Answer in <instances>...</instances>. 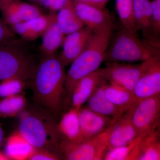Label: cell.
<instances>
[{"mask_svg": "<svg viewBox=\"0 0 160 160\" xmlns=\"http://www.w3.org/2000/svg\"><path fill=\"white\" fill-rule=\"evenodd\" d=\"M65 66L59 57H43L28 84L38 104L56 117L66 102Z\"/></svg>", "mask_w": 160, "mask_h": 160, "instance_id": "6da1fadb", "label": "cell"}, {"mask_svg": "<svg viewBox=\"0 0 160 160\" xmlns=\"http://www.w3.org/2000/svg\"><path fill=\"white\" fill-rule=\"evenodd\" d=\"M18 132L34 149L48 150L59 155L61 135L58 125L49 112L23 110Z\"/></svg>", "mask_w": 160, "mask_h": 160, "instance_id": "7a4b0ae2", "label": "cell"}, {"mask_svg": "<svg viewBox=\"0 0 160 160\" xmlns=\"http://www.w3.org/2000/svg\"><path fill=\"white\" fill-rule=\"evenodd\" d=\"M160 58V40L141 39L123 29L117 33L104 55V61L119 62H145Z\"/></svg>", "mask_w": 160, "mask_h": 160, "instance_id": "3957f363", "label": "cell"}, {"mask_svg": "<svg viewBox=\"0 0 160 160\" xmlns=\"http://www.w3.org/2000/svg\"><path fill=\"white\" fill-rule=\"evenodd\" d=\"M28 42L12 40L0 45V81L18 79L28 84L38 64L33 49Z\"/></svg>", "mask_w": 160, "mask_h": 160, "instance_id": "277c9868", "label": "cell"}, {"mask_svg": "<svg viewBox=\"0 0 160 160\" xmlns=\"http://www.w3.org/2000/svg\"><path fill=\"white\" fill-rule=\"evenodd\" d=\"M112 31L94 32L88 46L71 63L66 73V102L70 103L75 86L85 77L99 69L109 47Z\"/></svg>", "mask_w": 160, "mask_h": 160, "instance_id": "5b68a950", "label": "cell"}, {"mask_svg": "<svg viewBox=\"0 0 160 160\" xmlns=\"http://www.w3.org/2000/svg\"><path fill=\"white\" fill-rule=\"evenodd\" d=\"M111 126L101 134L80 142L61 140L60 150L62 158L68 160H102L108 149Z\"/></svg>", "mask_w": 160, "mask_h": 160, "instance_id": "8992f818", "label": "cell"}, {"mask_svg": "<svg viewBox=\"0 0 160 160\" xmlns=\"http://www.w3.org/2000/svg\"><path fill=\"white\" fill-rule=\"evenodd\" d=\"M127 112L139 135L152 132L159 127L160 94L140 100Z\"/></svg>", "mask_w": 160, "mask_h": 160, "instance_id": "52a82bcc", "label": "cell"}, {"mask_svg": "<svg viewBox=\"0 0 160 160\" xmlns=\"http://www.w3.org/2000/svg\"><path fill=\"white\" fill-rule=\"evenodd\" d=\"M132 93L134 104L143 99L160 94V58L141 63V74Z\"/></svg>", "mask_w": 160, "mask_h": 160, "instance_id": "ba28073f", "label": "cell"}, {"mask_svg": "<svg viewBox=\"0 0 160 160\" xmlns=\"http://www.w3.org/2000/svg\"><path fill=\"white\" fill-rule=\"evenodd\" d=\"M100 70L102 78L110 84L132 92L141 74V63L131 64L108 62L106 67Z\"/></svg>", "mask_w": 160, "mask_h": 160, "instance_id": "9c48e42d", "label": "cell"}, {"mask_svg": "<svg viewBox=\"0 0 160 160\" xmlns=\"http://www.w3.org/2000/svg\"><path fill=\"white\" fill-rule=\"evenodd\" d=\"M72 1L80 19L93 32L112 31L113 22L110 15L104 9L85 2Z\"/></svg>", "mask_w": 160, "mask_h": 160, "instance_id": "30bf717a", "label": "cell"}, {"mask_svg": "<svg viewBox=\"0 0 160 160\" xmlns=\"http://www.w3.org/2000/svg\"><path fill=\"white\" fill-rule=\"evenodd\" d=\"M0 11L4 21L10 27L38 18L42 14L38 6L22 0L0 1Z\"/></svg>", "mask_w": 160, "mask_h": 160, "instance_id": "8fae6325", "label": "cell"}, {"mask_svg": "<svg viewBox=\"0 0 160 160\" xmlns=\"http://www.w3.org/2000/svg\"><path fill=\"white\" fill-rule=\"evenodd\" d=\"M93 33L89 27L84 26L65 38L63 50L58 56L64 66L71 64L86 49Z\"/></svg>", "mask_w": 160, "mask_h": 160, "instance_id": "7c38bea8", "label": "cell"}, {"mask_svg": "<svg viewBox=\"0 0 160 160\" xmlns=\"http://www.w3.org/2000/svg\"><path fill=\"white\" fill-rule=\"evenodd\" d=\"M78 116L83 139L94 137L101 134L116 121L97 113L87 107L80 108Z\"/></svg>", "mask_w": 160, "mask_h": 160, "instance_id": "4fadbf2b", "label": "cell"}, {"mask_svg": "<svg viewBox=\"0 0 160 160\" xmlns=\"http://www.w3.org/2000/svg\"><path fill=\"white\" fill-rule=\"evenodd\" d=\"M139 135L132 122L129 113L126 112L112 125L107 150L126 146Z\"/></svg>", "mask_w": 160, "mask_h": 160, "instance_id": "5bb4252c", "label": "cell"}, {"mask_svg": "<svg viewBox=\"0 0 160 160\" xmlns=\"http://www.w3.org/2000/svg\"><path fill=\"white\" fill-rule=\"evenodd\" d=\"M106 82L103 78L86 102L87 107L97 113L117 120L126 112L114 106L106 97L104 92Z\"/></svg>", "mask_w": 160, "mask_h": 160, "instance_id": "9a60e30c", "label": "cell"}, {"mask_svg": "<svg viewBox=\"0 0 160 160\" xmlns=\"http://www.w3.org/2000/svg\"><path fill=\"white\" fill-rule=\"evenodd\" d=\"M56 12H51L48 16V22L46 29L42 35V41L40 47L43 57L55 54L59 47L63 44L64 36L57 22Z\"/></svg>", "mask_w": 160, "mask_h": 160, "instance_id": "2e32d148", "label": "cell"}, {"mask_svg": "<svg viewBox=\"0 0 160 160\" xmlns=\"http://www.w3.org/2000/svg\"><path fill=\"white\" fill-rule=\"evenodd\" d=\"M103 78L100 68L80 80L75 86L70 97L71 108L80 109L87 102Z\"/></svg>", "mask_w": 160, "mask_h": 160, "instance_id": "e0dca14e", "label": "cell"}, {"mask_svg": "<svg viewBox=\"0 0 160 160\" xmlns=\"http://www.w3.org/2000/svg\"><path fill=\"white\" fill-rule=\"evenodd\" d=\"M79 110L71 108L62 116L59 123L58 124L62 140L72 142L83 140L80 129Z\"/></svg>", "mask_w": 160, "mask_h": 160, "instance_id": "ac0fdd59", "label": "cell"}, {"mask_svg": "<svg viewBox=\"0 0 160 160\" xmlns=\"http://www.w3.org/2000/svg\"><path fill=\"white\" fill-rule=\"evenodd\" d=\"M48 22V16L42 14L33 19L16 24L10 27V29L14 33L19 35L22 39L29 42L42 36Z\"/></svg>", "mask_w": 160, "mask_h": 160, "instance_id": "d6986e66", "label": "cell"}, {"mask_svg": "<svg viewBox=\"0 0 160 160\" xmlns=\"http://www.w3.org/2000/svg\"><path fill=\"white\" fill-rule=\"evenodd\" d=\"M57 15L58 25L64 35L69 34L82 29L84 24L79 17L72 0H67Z\"/></svg>", "mask_w": 160, "mask_h": 160, "instance_id": "ffe728a7", "label": "cell"}, {"mask_svg": "<svg viewBox=\"0 0 160 160\" xmlns=\"http://www.w3.org/2000/svg\"><path fill=\"white\" fill-rule=\"evenodd\" d=\"M133 12L138 31L142 32L143 38L160 39L152 37L150 31L151 3L150 0H132Z\"/></svg>", "mask_w": 160, "mask_h": 160, "instance_id": "44dd1931", "label": "cell"}, {"mask_svg": "<svg viewBox=\"0 0 160 160\" xmlns=\"http://www.w3.org/2000/svg\"><path fill=\"white\" fill-rule=\"evenodd\" d=\"M104 92L106 97L112 104L125 112L129 111L134 105L132 92L120 86L106 82Z\"/></svg>", "mask_w": 160, "mask_h": 160, "instance_id": "7402d4cb", "label": "cell"}, {"mask_svg": "<svg viewBox=\"0 0 160 160\" xmlns=\"http://www.w3.org/2000/svg\"><path fill=\"white\" fill-rule=\"evenodd\" d=\"M145 134H141L126 146L108 149L104 155V160H138L141 143Z\"/></svg>", "mask_w": 160, "mask_h": 160, "instance_id": "603a6c76", "label": "cell"}, {"mask_svg": "<svg viewBox=\"0 0 160 160\" xmlns=\"http://www.w3.org/2000/svg\"><path fill=\"white\" fill-rule=\"evenodd\" d=\"M160 160V132L158 129L143 138L138 160Z\"/></svg>", "mask_w": 160, "mask_h": 160, "instance_id": "cb8c5ba5", "label": "cell"}, {"mask_svg": "<svg viewBox=\"0 0 160 160\" xmlns=\"http://www.w3.org/2000/svg\"><path fill=\"white\" fill-rule=\"evenodd\" d=\"M33 150L34 149L17 132L7 141L5 155L9 159H27Z\"/></svg>", "mask_w": 160, "mask_h": 160, "instance_id": "d4e9b609", "label": "cell"}, {"mask_svg": "<svg viewBox=\"0 0 160 160\" xmlns=\"http://www.w3.org/2000/svg\"><path fill=\"white\" fill-rule=\"evenodd\" d=\"M27 106L26 98L19 94L2 98L0 99V116L14 117L22 112Z\"/></svg>", "mask_w": 160, "mask_h": 160, "instance_id": "484cf974", "label": "cell"}, {"mask_svg": "<svg viewBox=\"0 0 160 160\" xmlns=\"http://www.w3.org/2000/svg\"><path fill=\"white\" fill-rule=\"evenodd\" d=\"M116 7L123 29L138 35L132 0H116Z\"/></svg>", "mask_w": 160, "mask_h": 160, "instance_id": "4316f807", "label": "cell"}, {"mask_svg": "<svg viewBox=\"0 0 160 160\" xmlns=\"http://www.w3.org/2000/svg\"><path fill=\"white\" fill-rule=\"evenodd\" d=\"M26 85L25 82L18 79L3 80L0 83V98H2L21 94Z\"/></svg>", "mask_w": 160, "mask_h": 160, "instance_id": "83f0119b", "label": "cell"}, {"mask_svg": "<svg viewBox=\"0 0 160 160\" xmlns=\"http://www.w3.org/2000/svg\"><path fill=\"white\" fill-rule=\"evenodd\" d=\"M151 3L150 31L151 36L154 38L160 39V0H152Z\"/></svg>", "mask_w": 160, "mask_h": 160, "instance_id": "f1b7e54d", "label": "cell"}, {"mask_svg": "<svg viewBox=\"0 0 160 160\" xmlns=\"http://www.w3.org/2000/svg\"><path fill=\"white\" fill-rule=\"evenodd\" d=\"M62 159L58 155L43 149H34L29 156V160H58Z\"/></svg>", "mask_w": 160, "mask_h": 160, "instance_id": "f546056e", "label": "cell"}, {"mask_svg": "<svg viewBox=\"0 0 160 160\" xmlns=\"http://www.w3.org/2000/svg\"><path fill=\"white\" fill-rule=\"evenodd\" d=\"M15 39V34L10 27L0 18V45Z\"/></svg>", "mask_w": 160, "mask_h": 160, "instance_id": "4dcf8cb0", "label": "cell"}, {"mask_svg": "<svg viewBox=\"0 0 160 160\" xmlns=\"http://www.w3.org/2000/svg\"><path fill=\"white\" fill-rule=\"evenodd\" d=\"M67 0H42L41 5L51 12H56L65 5Z\"/></svg>", "mask_w": 160, "mask_h": 160, "instance_id": "1f68e13d", "label": "cell"}, {"mask_svg": "<svg viewBox=\"0 0 160 160\" xmlns=\"http://www.w3.org/2000/svg\"><path fill=\"white\" fill-rule=\"evenodd\" d=\"M90 4L99 7L104 9L106 3L109 0H89Z\"/></svg>", "mask_w": 160, "mask_h": 160, "instance_id": "d6a6232c", "label": "cell"}, {"mask_svg": "<svg viewBox=\"0 0 160 160\" xmlns=\"http://www.w3.org/2000/svg\"><path fill=\"white\" fill-rule=\"evenodd\" d=\"M4 139V130L0 122V147L2 146Z\"/></svg>", "mask_w": 160, "mask_h": 160, "instance_id": "836d02e7", "label": "cell"}, {"mask_svg": "<svg viewBox=\"0 0 160 160\" xmlns=\"http://www.w3.org/2000/svg\"><path fill=\"white\" fill-rule=\"evenodd\" d=\"M0 160H9V158L5 154H3L2 152H0Z\"/></svg>", "mask_w": 160, "mask_h": 160, "instance_id": "e575fe53", "label": "cell"}, {"mask_svg": "<svg viewBox=\"0 0 160 160\" xmlns=\"http://www.w3.org/2000/svg\"><path fill=\"white\" fill-rule=\"evenodd\" d=\"M27 1H31L33 2L37 3L40 4H41V2H42V0H27Z\"/></svg>", "mask_w": 160, "mask_h": 160, "instance_id": "d590c367", "label": "cell"}, {"mask_svg": "<svg viewBox=\"0 0 160 160\" xmlns=\"http://www.w3.org/2000/svg\"><path fill=\"white\" fill-rule=\"evenodd\" d=\"M76 1H81V2H85L89 3V0H76Z\"/></svg>", "mask_w": 160, "mask_h": 160, "instance_id": "8d00e7d4", "label": "cell"}, {"mask_svg": "<svg viewBox=\"0 0 160 160\" xmlns=\"http://www.w3.org/2000/svg\"><path fill=\"white\" fill-rule=\"evenodd\" d=\"M0 1H2V0H0ZM22 1H27V0H22Z\"/></svg>", "mask_w": 160, "mask_h": 160, "instance_id": "74e56055", "label": "cell"}]
</instances>
